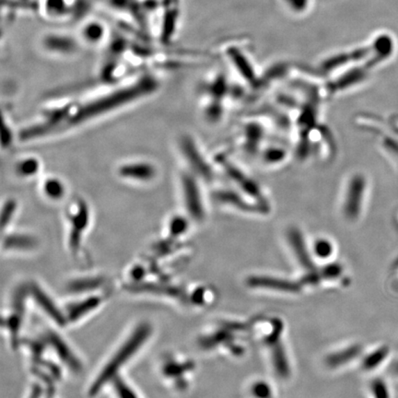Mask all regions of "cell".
<instances>
[{"label":"cell","instance_id":"obj_11","mask_svg":"<svg viewBox=\"0 0 398 398\" xmlns=\"http://www.w3.org/2000/svg\"><path fill=\"white\" fill-rule=\"evenodd\" d=\"M115 173L121 180L128 183L146 185L154 182L158 176L157 166L146 160H126L118 165Z\"/></svg>","mask_w":398,"mask_h":398},{"label":"cell","instance_id":"obj_18","mask_svg":"<svg viewBox=\"0 0 398 398\" xmlns=\"http://www.w3.org/2000/svg\"><path fill=\"white\" fill-rule=\"evenodd\" d=\"M41 160L35 155H27V156L19 158L14 165V172L16 176L22 179H32L41 173Z\"/></svg>","mask_w":398,"mask_h":398},{"label":"cell","instance_id":"obj_17","mask_svg":"<svg viewBox=\"0 0 398 398\" xmlns=\"http://www.w3.org/2000/svg\"><path fill=\"white\" fill-rule=\"evenodd\" d=\"M40 190L45 199L52 202H59L67 197L66 183L60 177L47 176L42 180Z\"/></svg>","mask_w":398,"mask_h":398},{"label":"cell","instance_id":"obj_33","mask_svg":"<svg viewBox=\"0 0 398 398\" xmlns=\"http://www.w3.org/2000/svg\"><path fill=\"white\" fill-rule=\"evenodd\" d=\"M392 372H393V374L397 375L398 377V360L395 361L393 365H392Z\"/></svg>","mask_w":398,"mask_h":398},{"label":"cell","instance_id":"obj_9","mask_svg":"<svg viewBox=\"0 0 398 398\" xmlns=\"http://www.w3.org/2000/svg\"><path fill=\"white\" fill-rule=\"evenodd\" d=\"M216 163H221L225 173L228 174L229 178L233 181L235 185L238 186L240 192L245 194V196L250 197L254 201L258 203L264 207L270 208L268 205V199L265 196L263 190L258 183L254 181L244 171L234 165L230 159L224 156H219L216 158Z\"/></svg>","mask_w":398,"mask_h":398},{"label":"cell","instance_id":"obj_34","mask_svg":"<svg viewBox=\"0 0 398 398\" xmlns=\"http://www.w3.org/2000/svg\"><path fill=\"white\" fill-rule=\"evenodd\" d=\"M395 275H396L397 281L398 282V259L396 265H395Z\"/></svg>","mask_w":398,"mask_h":398},{"label":"cell","instance_id":"obj_20","mask_svg":"<svg viewBox=\"0 0 398 398\" xmlns=\"http://www.w3.org/2000/svg\"><path fill=\"white\" fill-rule=\"evenodd\" d=\"M265 137V131L260 125L256 123H248L242 126V146L244 147L248 151H256L258 147L261 145L262 140Z\"/></svg>","mask_w":398,"mask_h":398},{"label":"cell","instance_id":"obj_21","mask_svg":"<svg viewBox=\"0 0 398 398\" xmlns=\"http://www.w3.org/2000/svg\"><path fill=\"white\" fill-rule=\"evenodd\" d=\"M192 219L185 213H176L172 215L166 223L167 238L178 240L185 235L189 230Z\"/></svg>","mask_w":398,"mask_h":398},{"label":"cell","instance_id":"obj_7","mask_svg":"<svg viewBox=\"0 0 398 398\" xmlns=\"http://www.w3.org/2000/svg\"><path fill=\"white\" fill-rule=\"evenodd\" d=\"M38 44L47 55L60 58H73L84 47L76 32L65 30L47 31L42 33Z\"/></svg>","mask_w":398,"mask_h":398},{"label":"cell","instance_id":"obj_3","mask_svg":"<svg viewBox=\"0 0 398 398\" xmlns=\"http://www.w3.org/2000/svg\"><path fill=\"white\" fill-rule=\"evenodd\" d=\"M67 227V247L73 255L80 253L84 235L92 222V210L88 201L83 197L70 200L65 210Z\"/></svg>","mask_w":398,"mask_h":398},{"label":"cell","instance_id":"obj_23","mask_svg":"<svg viewBox=\"0 0 398 398\" xmlns=\"http://www.w3.org/2000/svg\"><path fill=\"white\" fill-rule=\"evenodd\" d=\"M261 155L262 160L265 165L270 166H276L281 165L282 162L286 159L288 151L281 146H270L267 147Z\"/></svg>","mask_w":398,"mask_h":398},{"label":"cell","instance_id":"obj_28","mask_svg":"<svg viewBox=\"0 0 398 398\" xmlns=\"http://www.w3.org/2000/svg\"><path fill=\"white\" fill-rule=\"evenodd\" d=\"M371 393L374 398H391L390 388L382 379H375L372 383Z\"/></svg>","mask_w":398,"mask_h":398},{"label":"cell","instance_id":"obj_5","mask_svg":"<svg viewBox=\"0 0 398 398\" xmlns=\"http://www.w3.org/2000/svg\"><path fill=\"white\" fill-rule=\"evenodd\" d=\"M183 0H157L155 38L163 45L173 43L180 29Z\"/></svg>","mask_w":398,"mask_h":398},{"label":"cell","instance_id":"obj_25","mask_svg":"<svg viewBox=\"0 0 398 398\" xmlns=\"http://www.w3.org/2000/svg\"><path fill=\"white\" fill-rule=\"evenodd\" d=\"M19 205L15 199H7L1 208V228L3 231L11 224L18 213Z\"/></svg>","mask_w":398,"mask_h":398},{"label":"cell","instance_id":"obj_10","mask_svg":"<svg viewBox=\"0 0 398 398\" xmlns=\"http://www.w3.org/2000/svg\"><path fill=\"white\" fill-rule=\"evenodd\" d=\"M112 29L103 19L89 16L78 22L76 31L83 47H104L112 35Z\"/></svg>","mask_w":398,"mask_h":398},{"label":"cell","instance_id":"obj_26","mask_svg":"<svg viewBox=\"0 0 398 398\" xmlns=\"http://www.w3.org/2000/svg\"><path fill=\"white\" fill-rule=\"evenodd\" d=\"M389 355V348L386 346H381L374 349L364 360V368L366 370H374L381 365L388 358Z\"/></svg>","mask_w":398,"mask_h":398},{"label":"cell","instance_id":"obj_8","mask_svg":"<svg viewBox=\"0 0 398 398\" xmlns=\"http://www.w3.org/2000/svg\"><path fill=\"white\" fill-rule=\"evenodd\" d=\"M181 156L186 165V170L204 182L215 179L216 173L210 160L203 154L196 140L189 135H183L178 141Z\"/></svg>","mask_w":398,"mask_h":398},{"label":"cell","instance_id":"obj_6","mask_svg":"<svg viewBox=\"0 0 398 398\" xmlns=\"http://www.w3.org/2000/svg\"><path fill=\"white\" fill-rule=\"evenodd\" d=\"M368 182L361 173L352 174L346 180L341 196L340 210L346 221L354 222L363 213Z\"/></svg>","mask_w":398,"mask_h":398},{"label":"cell","instance_id":"obj_27","mask_svg":"<svg viewBox=\"0 0 398 398\" xmlns=\"http://www.w3.org/2000/svg\"><path fill=\"white\" fill-rule=\"evenodd\" d=\"M313 252L319 258H329L333 253V244L326 238L316 239L313 242Z\"/></svg>","mask_w":398,"mask_h":398},{"label":"cell","instance_id":"obj_30","mask_svg":"<svg viewBox=\"0 0 398 398\" xmlns=\"http://www.w3.org/2000/svg\"><path fill=\"white\" fill-rule=\"evenodd\" d=\"M254 393H255L256 396L258 398H267L268 396H270V392L267 385H263V383H259L258 385H256L255 388H254Z\"/></svg>","mask_w":398,"mask_h":398},{"label":"cell","instance_id":"obj_2","mask_svg":"<svg viewBox=\"0 0 398 398\" xmlns=\"http://www.w3.org/2000/svg\"><path fill=\"white\" fill-rule=\"evenodd\" d=\"M151 324L146 323L140 324L133 330L131 334L115 351L114 355L104 364L97 377L92 381L88 391L90 397L97 396L101 389L106 388L115 377L119 375L120 370L143 348L147 341L151 337Z\"/></svg>","mask_w":398,"mask_h":398},{"label":"cell","instance_id":"obj_15","mask_svg":"<svg viewBox=\"0 0 398 398\" xmlns=\"http://www.w3.org/2000/svg\"><path fill=\"white\" fill-rule=\"evenodd\" d=\"M26 293H19L14 297L10 313L7 316V329L10 332L11 342L16 344L18 341V333L21 329L24 316V297Z\"/></svg>","mask_w":398,"mask_h":398},{"label":"cell","instance_id":"obj_19","mask_svg":"<svg viewBox=\"0 0 398 398\" xmlns=\"http://www.w3.org/2000/svg\"><path fill=\"white\" fill-rule=\"evenodd\" d=\"M106 285V281L103 276H89L69 282L67 290L74 293L92 292L103 289Z\"/></svg>","mask_w":398,"mask_h":398},{"label":"cell","instance_id":"obj_14","mask_svg":"<svg viewBox=\"0 0 398 398\" xmlns=\"http://www.w3.org/2000/svg\"><path fill=\"white\" fill-rule=\"evenodd\" d=\"M3 249L8 252H30L38 247V240L33 234L13 231L6 234L2 242Z\"/></svg>","mask_w":398,"mask_h":398},{"label":"cell","instance_id":"obj_1","mask_svg":"<svg viewBox=\"0 0 398 398\" xmlns=\"http://www.w3.org/2000/svg\"><path fill=\"white\" fill-rule=\"evenodd\" d=\"M160 88L159 78L143 72L81 103H67L62 131L86 125L143 100Z\"/></svg>","mask_w":398,"mask_h":398},{"label":"cell","instance_id":"obj_32","mask_svg":"<svg viewBox=\"0 0 398 398\" xmlns=\"http://www.w3.org/2000/svg\"><path fill=\"white\" fill-rule=\"evenodd\" d=\"M42 388L39 385L35 386L33 388L32 394H31L30 398H41Z\"/></svg>","mask_w":398,"mask_h":398},{"label":"cell","instance_id":"obj_13","mask_svg":"<svg viewBox=\"0 0 398 398\" xmlns=\"http://www.w3.org/2000/svg\"><path fill=\"white\" fill-rule=\"evenodd\" d=\"M45 342L47 346L51 347L58 356L62 363L69 366L70 370L73 372L81 371V365L80 360L75 355L72 349L67 345L66 341L60 337V335L55 334V333L50 332L45 338Z\"/></svg>","mask_w":398,"mask_h":398},{"label":"cell","instance_id":"obj_12","mask_svg":"<svg viewBox=\"0 0 398 398\" xmlns=\"http://www.w3.org/2000/svg\"><path fill=\"white\" fill-rule=\"evenodd\" d=\"M103 295H90L74 303L69 304L65 312L67 323H74V322L81 320L98 309L103 304Z\"/></svg>","mask_w":398,"mask_h":398},{"label":"cell","instance_id":"obj_16","mask_svg":"<svg viewBox=\"0 0 398 398\" xmlns=\"http://www.w3.org/2000/svg\"><path fill=\"white\" fill-rule=\"evenodd\" d=\"M31 290H32V296L35 298L36 303L38 304V306L43 309L47 315L50 316V318H52L56 323H58L59 324H65L67 323L65 313L59 310L58 307L53 303L52 299L49 297V295H47L38 285H33V287H31Z\"/></svg>","mask_w":398,"mask_h":398},{"label":"cell","instance_id":"obj_4","mask_svg":"<svg viewBox=\"0 0 398 398\" xmlns=\"http://www.w3.org/2000/svg\"><path fill=\"white\" fill-rule=\"evenodd\" d=\"M199 177L185 169L179 174L181 199L185 213L192 222H201L207 216V205Z\"/></svg>","mask_w":398,"mask_h":398},{"label":"cell","instance_id":"obj_31","mask_svg":"<svg viewBox=\"0 0 398 398\" xmlns=\"http://www.w3.org/2000/svg\"><path fill=\"white\" fill-rule=\"evenodd\" d=\"M383 142L385 149H388L390 152H393V154L398 157V142H397L396 140L391 138H386Z\"/></svg>","mask_w":398,"mask_h":398},{"label":"cell","instance_id":"obj_29","mask_svg":"<svg viewBox=\"0 0 398 398\" xmlns=\"http://www.w3.org/2000/svg\"><path fill=\"white\" fill-rule=\"evenodd\" d=\"M2 120V149H8L13 142L14 133L8 119L4 117V115H3Z\"/></svg>","mask_w":398,"mask_h":398},{"label":"cell","instance_id":"obj_22","mask_svg":"<svg viewBox=\"0 0 398 398\" xmlns=\"http://www.w3.org/2000/svg\"><path fill=\"white\" fill-rule=\"evenodd\" d=\"M191 368V364L182 363L174 358H167L163 360L160 365V372L163 377L167 380L178 381L182 378V375L185 374Z\"/></svg>","mask_w":398,"mask_h":398},{"label":"cell","instance_id":"obj_24","mask_svg":"<svg viewBox=\"0 0 398 398\" xmlns=\"http://www.w3.org/2000/svg\"><path fill=\"white\" fill-rule=\"evenodd\" d=\"M111 383L117 398H140L131 383L126 382L120 375L115 377Z\"/></svg>","mask_w":398,"mask_h":398}]
</instances>
